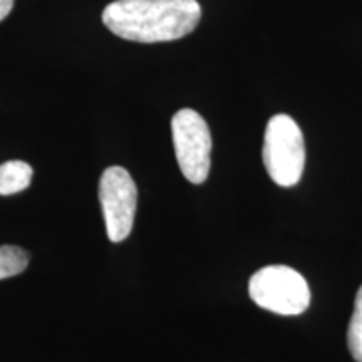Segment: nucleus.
<instances>
[{
	"instance_id": "nucleus-9",
	"label": "nucleus",
	"mask_w": 362,
	"mask_h": 362,
	"mask_svg": "<svg viewBox=\"0 0 362 362\" xmlns=\"http://www.w3.org/2000/svg\"><path fill=\"white\" fill-rule=\"evenodd\" d=\"M13 0H0V22H2L8 13L12 12Z\"/></svg>"
},
{
	"instance_id": "nucleus-4",
	"label": "nucleus",
	"mask_w": 362,
	"mask_h": 362,
	"mask_svg": "<svg viewBox=\"0 0 362 362\" xmlns=\"http://www.w3.org/2000/svg\"><path fill=\"white\" fill-rule=\"evenodd\" d=\"M171 134L180 170L189 183L202 185L211 165V134L206 121L194 110H180L171 119Z\"/></svg>"
},
{
	"instance_id": "nucleus-5",
	"label": "nucleus",
	"mask_w": 362,
	"mask_h": 362,
	"mask_svg": "<svg viewBox=\"0 0 362 362\" xmlns=\"http://www.w3.org/2000/svg\"><path fill=\"white\" fill-rule=\"evenodd\" d=\"M99 203L103 208L107 237L119 243L129 237L134 225L138 188L123 166H110L99 180Z\"/></svg>"
},
{
	"instance_id": "nucleus-7",
	"label": "nucleus",
	"mask_w": 362,
	"mask_h": 362,
	"mask_svg": "<svg viewBox=\"0 0 362 362\" xmlns=\"http://www.w3.org/2000/svg\"><path fill=\"white\" fill-rule=\"evenodd\" d=\"M29 265V252L17 245L0 247V280L16 277Z\"/></svg>"
},
{
	"instance_id": "nucleus-6",
	"label": "nucleus",
	"mask_w": 362,
	"mask_h": 362,
	"mask_svg": "<svg viewBox=\"0 0 362 362\" xmlns=\"http://www.w3.org/2000/svg\"><path fill=\"white\" fill-rule=\"evenodd\" d=\"M33 181V168L25 161L12 160L0 165V194L8 197L24 192Z\"/></svg>"
},
{
	"instance_id": "nucleus-1",
	"label": "nucleus",
	"mask_w": 362,
	"mask_h": 362,
	"mask_svg": "<svg viewBox=\"0 0 362 362\" xmlns=\"http://www.w3.org/2000/svg\"><path fill=\"white\" fill-rule=\"evenodd\" d=\"M202 19L197 0H115L103 11V22L117 37L155 44L192 34Z\"/></svg>"
},
{
	"instance_id": "nucleus-2",
	"label": "nucleus",
	"mask_w": 362,
	"mask_h": 362,
	"mask_svg": "<svg viewBox=\"0 0 362 362\" xmlns=\"http://www.w3.org/2000/svg\"><path fill=\"white\" fill-rule=\"evenodd\" d=\"M264 165L279 187L288 188L302 178L305 166V143L300 128L287 115H275L267 123Z\"/></svg>"
},
{
	"instance_id": "nucleus-3",
	"label": "nucleus",
	"mask_w": 362,
	"mask_h": 362,
	"mask_svg": "<svg viewBox=\"0 0 362 362\" xmlns=\"http://www.w3.org/2000/svg\"><path fill=\"white\" fill-rule=\"evenodd\" d=\"M248 293L257 305L279 315H298L310 305L307 280L285 265H269L255 272L248 282Z\"/></svg>"
},
{
	"instance_id": "nucleus-8",
	"label": "nucleus",
	"mask_w": 362,
	"mask_h": 362,
	"mask_svg": "<svg viewBox=\"0 0 362 362\" xmlns=\"http://www.w3.org/2000/svg\"><path fill=\"white\" fill-rule=\"evenodd\" d=\"M347 346L352 357L357 362H362V285L357 291L354 312H352L349 329H347Z\"/></svg>"
}]
</instances>
